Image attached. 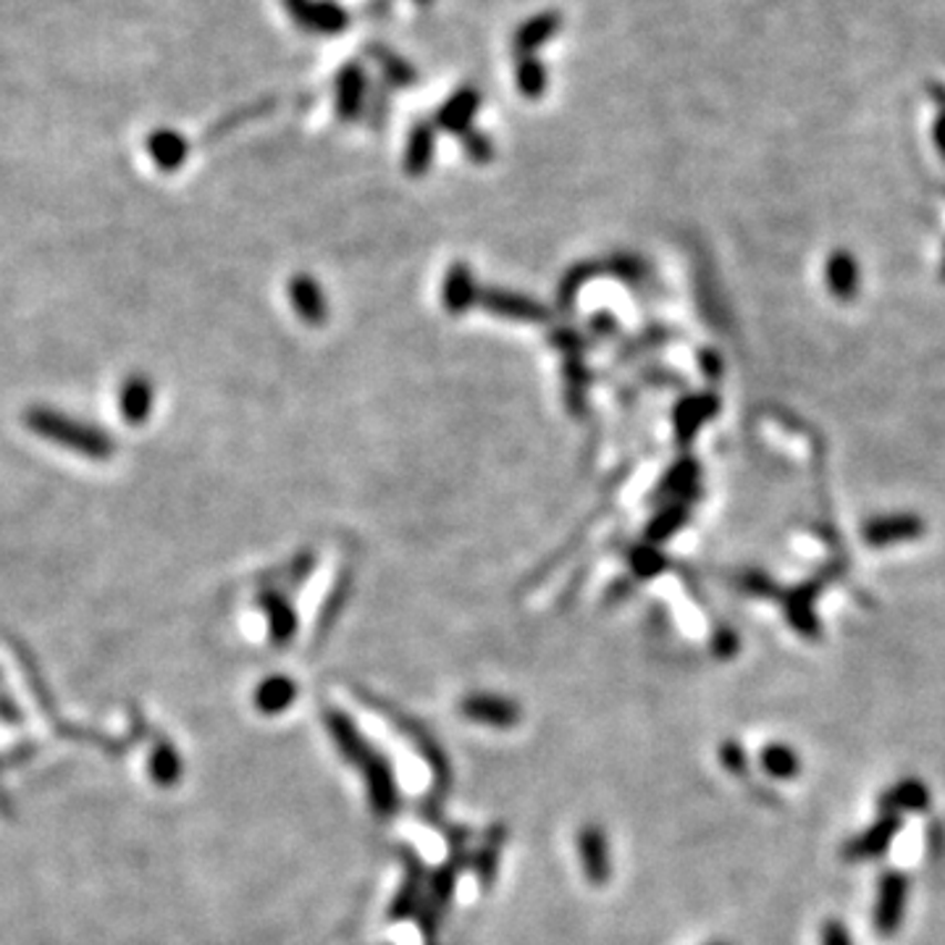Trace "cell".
Wrapping results in <instances>:
<instances>
[{
	"label": "cell",
	"instance_id": "8",
	"mask_svg": "<svg viewBox=\"0 0 945 945\" xmlns=\"http://www.w3.org/2000/svg\"><path fill=\"white\" fill-rule=\"evenodd\" d=\"M155 408V383L151 376L132 373L121 381L119 413L130 425H145Z\"/></svg>",
	"mask_w": 945,
	"mask_h": 945
},
{
	"label": "cell",
	"instance_id": "28",
	"mask_svg": "<svg viewBox=\"0 0 945 945\" xmlns=\"http://www.w3.org/2000/svg\"><path fill=\"white\" fill-rule=\"evenodd\" d=\"M433 153V134L429 126H418L413 132V137H410V147H408V166L410 172H423L425 166H429Z\"/></svg>",
	"mask_w": 945,
	"mask_h": 945
},
{
	"label": "cell",
	"instance_id": "9",
	"mask_svg": "<svg viewBox=\"0 0 945 945\" xmlns=\"http://www.w3.org/2000/svg\"><path fill=\"white\" fill-rule=\"evenodd\" d=\"M578 854H581V866H584V875L592 880V885H604L609 877H613L609 845L602 828L588 825L581 830Z\"/></svg>",
	"mask_w": 945,
	"mask_h": 945
},
{
	"label": "cell",
	"instance_id": "20",
	"mask_svg": "<svg viewBox=\"0 0 945 945\" xmlns=\"http://www.w3.org/2000/svg\"><path fill=\"white\" fill-rule=\"evenodd\" d=\"M828 287L838 300H851L859 289V266L849 253H835L828 263Z\"/></svg>",
	"mask_w": 945,
	"mask_h": 945
},
{
	"label": "cell",
	"instance_id": "33",
	"mask_svg": "<svg viewBox=\"0 0 945 945\" xmlns=\"http://www.w3.org/2000/svg\"><path fill=\"white\" fill-rule=\"evenodd\" d=\"M715 649H717V654H722V657H730V654H736V649H738V638L730 634V630H722L720 638H717Z\"/></svg>",
	"mask_w": 945,
	"mask_h": 945
},
{
	"label": "cell",
	"instance_id": "15",
	"mask_svg": "<svg viewBox=\"0 0 945 945\" xmlns=\"http://www.w3.org/2000/svg\"><path fill=\"white\" fill-rule=\"evenodd\" d=\"M366 71L360 63H347L337 74V113L342 119H355L366 97Z\"/></svg>",
	"mask_w": 945,
	"mask_h": 945
},
{
	"label": "cell",
	"instance_id": "16",
	"mask_svg": "<svg viewBox=\"0 0 945 945\" xmlns=\"http://www.w3.org/2000/svg\"><path fill=\"white\" fill-rule=\"evenodd\" d=\"M147 153H151V158L161 172H176L187 161L189 145L179 132L158 130L147 137Z\"/></svg>",
	"mask_w": 945,
	"mask_h": 945
},
{
	"label": "cell",
	"instance_id": "21",
	"mask_svg": "<svg viewBox=\"0 0 945 945\" xmlns=\"http://www.w3.org/2000/svg\"><path fill=\"white\" fill-rule=\"evenodd\" d=\"M260 604L268 615V625H271V641L274 644H287L289 638L295 636V625H297L292 607H289L284 596L274 594V592L263 594Z\"/></svg>",
	"mask_w": 945,
	"mask_h": 945
},
{
	"label": "cell",
	"instance_id": "34",
	"mask_svg": "<svg viewBox=\"0 0 945 945\" xmlns=\"http://www.w3.org/2000/svg\"><path fill=\"white\" fill-rule=\"evenodd\" d=\"M933 137H935V145H937V153H941L943 158H945V103H943V109H941V113H937V119H935Z\"/></svg>",
	"mask_w": 945,
	"mask_h": 945
},
{
	"label": "cell",
	"instance_id": "5",
	"mask_svg": "<svg viewBox=\"0 0 945 945\" xmlns=\"http://www.w3.org/2000/svg\"><path fill=\"white\" fill-rule=\"evenodd\" d=\"M901 828H904L901 814H880L862 835L851 838V841L845 843L843 849L845 862H872V859H880L883 854H887L895 841V835L901 833Z\"/></svg>",
	"mask_w": 945,
	"mask_h": 945
},
{
	"label": "cell",
	"instance_id": "6",
	"mask_svg": "<svg viewBox=\"0 0 945 945\" xmlns=\"http://www.w3.org/2000/svg\"><path fill=\"white\" fill-rule=\"evenodd\" d=\"M360 770L366 774L368 799H371L373 812L379 816H392L397 812V807H400V791H397L392 764H389L381 754L371 751V757L362 762Z\"/></svg>",
	"mask_w": 945,
	"mask_h": 945
},
{
	"label": "cell",
	"instance_id": "18",
	"mask_svg": "<svg viewBox=\"0 0 945 945\" xmlns=\"http://www.w3.org/2000/svg\"><path fill=\"white\" fill-rule=\"evenodd\" d=\"M814 596H816V586H804L799 588V592H793V596H788L785 602L788 620H791L795 634L807 638L820 636V620H816V615L812 613Z\"/></svg>",
	"mask_w": 945,
	"mask_h": 945
},
{
	"label": "cell",
	"instance_id": "11",
	"mask_svg": "<svg viewBox=\"0 0 945 945\" xmlns=\"http://www.w3.org/2000/svg\"><path fill=\"white\" fill-rule=\"evenodd\" d=\"M326 728H329L333 743H337V749L342 751V757L350 764L362 767V762L371 757L373 749L366 743V738L360 736V730L355 728V722L345 712L329 709V712H326Z\"/></svg>",
	"mask_w": 945,
	"mask_h": 945
},
{
	"label": "cell",
	"instance_id": "31",
	"mask_svg": "<svg viewBox=\"0 0 945 945\" xmlns=\"http://www.w3.org/2000/svg\"><path fill=\"white\" fill-rule=\"evenodd\" d=\"M820 941H822V945H854V941H851L849 927H845L843 922H838V920H828L825 925H822Z\"/></svg>",
	"mask_w": 945,
	"mask_h": 945
},
{
	"label": "cell",
	"instance_id": "14",
	"mask_svg": "<svg viewBox=\"0 0 945 945\" xmlns=\"http://www.w3.org/2000/svg\"><path fill=\"white\" fill-rule=\"evenodd\" d=\"M559 27H563V17L557 11H542L536 17L525 19L515 30V51L521 55H533L559 32Z\"/></svg>",
	"mask_w": 945,
	"mask_h": 945
},
{
	"label": "cell",
	"instance_id": "10",
	"mask_svg": "<svg viewBox=\"0 0 945 945\" xmlns=\"http://www.w3.org/2000/svg\"><path fill=\"white\" fill-rule=\"evenodd\" d=\"M920 533H922V521L916 515H908V513L872 517V521L864 525V538H866V544H872V546H887V544L908 542V538L920 536Z\"/></svg>",
	"mask_w": 945,
	"mask_h": 945
},
{
	"label": "cell",
	"instance_id": "36",
	"mask_svg": "<svg viewBox=\"0 0 945 945\" xmlns=\"http://www.w3.org/2000/svg\"><path fill=\"white\" fill-rule=\"evenodd\" d=\"M712 945H728V943H712Z\"/></svg>",
	"mask_w": 945,
	"mask_h": 945
},
{
	"label": "cell",
	"instance_id": "30",
	"mask_svg": "<svg viewBox=\"0 0 945 945\" xmlns=\"http://www.w3.org/2000/svg\"><path fill=\"white\" fill-rule=\"evenodd\" d=\"M720 759H722L725 770H728V772L746 774V764H749V762H746V751H743L741 743L725 741L722 749H720Z\"/></svg>",
	"mask_w": 945,
	"mask_h": 945
},
{
	"label": "cell",
	"instance_id": "22",
	"mask_svg": "<svg viewBox=\"0 0 945 945\" xmlns=\"http://www.w3.org/2000/svg\"><path fill=\"white\" fill-rule=\"evenodd\" d=\"M759 764L774 780H793L801 772L799 754L785 743L764 746L762 754H759Z\"/></svg>",
	"mask_w": 945,
	"mask_h": 945
},
{
	"label": "cell",
	"instance_id": "2",
	"mask_svg": "<svg viewBox=\"0 0 945 945\" xmlns=\"http://www.w3.org/2000/svg\"><path fill=\"white\" fill-rule=\"evenodd\" d=\"M368 705L376 707V709H381V712H387L389 720H392L397 725V728L402 730L404 738H408V741H413L415 749L421 751V757L425 759V762H429V767L433 770V778H436V788H433V804H439V801H442V799H439V795H444L446 788H450V783H452V770H450V762H446L442 746L433 741V738L429 733H425L421 725L413 722V720H408V717L400 715V712H394V709H389L387 705H383V701H371V699H368Z\"/></svg>",
	"mask_w": 945,
	"mask_h": 945
},
{
	"label": "cell",
	"instance_id": "32",
	"mask_svg": "<svg viewBox=\"0 0 945 945\" xmlns=\"http://www.w3.org/2000/svg\"><path fill=\"white\" fill-rule=\"evenodd\" d=\"M465 147L475 161H483V158H489V155H492V147H489V140L483 137V134H475V132L468 134Z\"/></svg>",
	"mask_w": 945,
	"mask_h": 945
},
{
	"label": "cell",
	"instance_id": "12",
	"mask_svg": "<svg viewBox=\"0 0 945 945\" xmlns=\"http://www.w3.org/2000/svg\"><path fill=\"white\" fill-rule=\"evenodd\" d=\"M880 814H901V812H927L929 809V788L916 778H906L895 783L891 791L880 795Z\"/></svg>",
	"mask_w": 945,
	"mask_h": 945
},
{
	"label": "cell",
	"instance_id": "26",
	"mask_svg": "<svg viewBox=\"0 0 945 945\" xmlns=\"http://www.w3.org/2000/svg\"><path fill=\"white\" fill-rule=\"evenodd\" d=\"M502 838H504V830H502V828H494V830H492V838H489V843L483 845L481 854L475 856V862H473V866H475V872H479V880H481V885H483V887H492V883H494V875H496V856H500Z\"/></svg>",
	"mask_w": 945,
	"mask_h": 945
},
{
	"label": "cell",
	"instance_id": "17",
	"mask_svg": "<svg viewBox=\"0 0 945 945\" xmlns=\"http://www.w3.org/2000/svg\"><path fill=\"white\" fill-rule=\"evenodd\" d=\"M479 105H481L479 90L463 88L460 92H454L450 101L442 105V111H439V124H442L444 130H452V132L468 130V124L473 121L475 111H479Z\"/></svg>",
	"mask_w": 945,
	"mask_h": 945
},
{
	"label": "cell",
	"instance_id": "25",
	"mask_svg": "<svg viewBox=\"0 0 945 945\" xmlns=\"http://www.w3.org/2000/svg\"><path fill=\"white\" fill-rule=\"evenodd\" d=\"M373 55H376V61L381 63L387 80L397 84V88H410V84L415 82V69L410 66V63L404 59H400L397 53L387 51V48H376Z\"/></svg>",
	"mask_w": 945,
	"mask_h": 945
},
{
	"label": "cell",
	"instance_id": "29",
	"mask_svg": "<svg viewBox=\"0 0 945 945\" xmlns=\"http://www.w3.org/2000/svg\"><path fill=\"white\" fill-rule=\"evenodd\" d=\"M292 300L305 318L321 316V302H318V292L312 289L310 281L305 279L292 281Z\"/></svg>",
	"mask_w": 945,
	"mask_h": 945
},
{
	"label": "cell",
	"instance_id": "23",
	"mask_svg": "<svg viewBox=\"0 0 945 945\" xmlns=\"http://www.w3.org/2000/svg\"><path fill=\"white\" fill-rule=\"evenodd\" d=\"M515 82L525 97H538L546 90L544 63L536 55H521L515 66Z\"/></svg>",
	"mask_w": 945,
	"mask_h": 945
},
{
	"label": "cell",
	"instance_id": "35",
	"mask_svg": "<svg viewBox=\"0 0 945 945\" xmlns=\"http://www.w3.org/2000/svg\"><path fill=\"white\" fill-rule=\"evenodd\" d=\"M943 841H945V833H943V828H937V825H933L929 828V854H937V845H943Z\"/></svg>",
	"mask_w": 945,
	"mask_h": 945
},
{
	"label": "cell",
	"instance_id": "13",
	"mask_svg": "<svg viewBox=\"0 0 945 945\" xmlns=\"http://www.w3.org/2000/svg\"><path fill=\"white\" fill-rule=\"evenodd\" d=\"M400 856L404 859V870H408V875H404V885L400 887V893L394 895V904L389 908V916H392V920H404V916L415 914L418 906H421V891H423L421 859H418L410 849H400Z\"/></svg>",
	"mask_w": 945,
	"mask_h": 945
},
{
	"label": "cell",
	"instance_id": "7",
	"mask_svg": "<svg viewBox=\"0 0 945 945\" xmlns=\"http://www.w3.org/2000/svg\"><path fill=\"white\" fill-rule=\"evenodd\" d=\"M465 720L489 725V728H515L521 722V707L513 699H504V696H489V694H473L463 699L460 705Z\"/></svg>",
	"mask_w": 945,
	"mask_h": 945
},
{
	"label": "cell",
	"instance_id": "19",
	"mask_svg": "<svg viewBox=\"0 0 945 945\" xmlns=\"http://www.w3.org/2000/svg\"><path fill=\"white\" fill-rule=\"evenodd\" d=\"M297 699V686L284 675L263 680L255 691V707L266 715H279Z\"/></svg>",
	"mask_w": 945,
	"mask_h": 945
},
{
	"label": "cell",
	"instance_id": "27",
	"mask_svg": "<svg viewBox=\"0 0 945 945\" xmlns=\"http://www.w3.org/2000/svg\"><path fill=\"white\" fill-rule=\"evenodd\" d=\"M454 880H458V866H454V864L442 866V870H439L436 875L431 877V883H429V887H431V901H429V904L433 908H436L439 914H442L444 908L450 906L452 893H454Z\"/></svg>",
	"mask_w": 945,
	"mask_h": 945
},
{
	"label": "cell",
	"instance_id": "4",
	"mask_svg": "<svg viewBox=\"0 0 945 945\" xmlns=\"http://www.w3.org/2000/svg\"><path fill=\"white\" fill-rule=\"evenodd\" d=\"M289 17L302 30L316 34H339L350 27V13L337 0H284Z\"/></svg>",
	"mask_w": 945,
	"mask_h": 945
},
{
	"label": "cell",
	"instance_id": "1",
	"mask_svg": "<svg viewBox=\"0 0 945 945\" xmlns=\"http://www.w3.org/2000/svg\"><path fill=\"white\" fill-rule=\"evenodd\" d=\"M21 421H24V425L34 436L45 439V442L55 446H63V450L74 454H82V458L88 460H97V463L111 460L119 450L116 436H113L111 431L84 423L80 418L61 413V410L55 408H45V404H32V408H27Z\"/></svg>",
	"mask_w": 945,
	"mask_h": 945
},
{
	"label": "cell",
	"instance_id": "24",
	"mask_svg": "<svg viewBox=\"0 0 945 945\" xmlns=\"http://www.w3.org/2000/svg\"><path fill=\"white\" fill-rule=\"evenodd\" d=\"M151 772H153L155 783L163 785V788L179 783L182 762H179V757H176L174 746H158V749H155V754L151 759Z\"/></svg>",
	"mask_w": 945,
	"mask_h": 945
},
{
	"label": "cell",
	"instance_id": "3",
	"mask_svg": "<svg viewBox=\"0 0 945 945\" xmlns=\"http://www.w3.org/2000/svg\"><path fill=\"white\" fill-rule=\"evenodd\" d=\"M908 901V875L898 870L885 872L877 883V904H875V929L877 935H893L904 925Z\"/></svg>",
	"mask_w": 945,
	"mask_h": 945
}]
</instances>
